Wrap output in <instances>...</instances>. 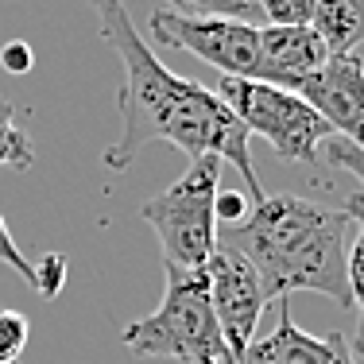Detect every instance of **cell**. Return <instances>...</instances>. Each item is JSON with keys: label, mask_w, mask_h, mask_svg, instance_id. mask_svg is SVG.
Segmentation results:
<instances>
[{"label": "cell", "mask_w": 364, "mask_h": 364, "mask_svg": "<svg viewBox=\"0 0 364 364\" xmlns=\"http://www.w3.org/2000/svg\"><path fill=\"white\" fill-rule=\"evenodd\" d=\"M221 171H225V163L218 155H198L163 194L147 198L140 205V218L159 237L163 264L205 267V259L221 245L218 218H213V202H218V190H221Z\"/></svg>", "instance_id": "4"}, {"label": "cell", "mask_w": 364, "mask_h": 364, "mask_svg": "<svg viewBox=\"0 0 364 364\" xmlns=\"http://www.w3.org/2000/svg\"><path fill=\"white\" fill-rule=\"evenodd\" d=\"M353 221L345 210H329L299 194H272L232 225L229 240L264 283L267 302H283L294 291H314L333 299L341 310H353L345 252H349Z\"/></svg>", "instance_id": "2"}, {"label": "cell", "mask_w": 364, "mask_h": 364, "mask_svg": "<svg viewBox=\"0 0 364 364\" xmlns=\"http://www.w3.org/2000/svg\"><path fill=\"white\" fill-rule=\"evenodd\" d=\"M213 93L232 109L248 136H264L291 163H318L322 144L333 136V128L299 93L283 85L252 82V77H218Z\"/></svg>", "instance_id": "5"}, {"label": "cell", "mask_w": 364, "mask_h": 364, "mask_svg": "<svg viewBox=\"0 0 364 364\" xmlns=\"http://www.w3.org/2000/svg\"><path fill=\"white\" fill-rule=\"evenodd\" d=\"M147 31L159 47L186 50L213 66L221 77H252L267 82L264 50H259V28L240 20H221V16H190L178 8H155Z\"/></svg>", "instance_id": "6"}, {"label": "cell", "mask_w": 364, "mask_h": 364, "mask_svg": "<svg viewBox=\"0 0 364 364\" xmlns=\"http://www.w3.org/2000/svg\"><path fill=\"white\" fill-rule=\"evenodd\" d=\"M31 163H36V144L20 120V109H16V101L0 97V167L28 171Z\"/></svg>", "instance_id": "13"}, {"label": "cell", "mask_w": 364, "mask_h": 364, "mask_svg": "<svg viewBox=\"0 0 364 364\" xmlns=\"http://www.w3.org/2000/svg\"><path fill=\"white\" fill-rule=\"evenodd\" d=\"M0 264H8L16 275H20L23 283H31V264H28V256L16 248V240H12V232H8V221H4V213H0Z\"/></svg>", "instance_id": "20"}, {"label": "cell", "mask_w": 364, "mask_h": 364, "mask_svg": "<svg viewBox=\"0 0 364 364\" xmlns=\"http://www.w3.org/2000/svg\"><path fill=\"white\" fill-rule=\"evenodd\" d=\"M299 93L318 117L333 128V136L364 151V58L329 55L314 74L299 82Z\"/></svg>", "instance_id": "8"}, {"label": "cell", "mask_w": 364, "mask_h": 364, "mask_svg": "<svg viewBox=\"0 0 364 364\" xmlns=\"http://www.w3.org/2000/svg\"><path fill=\"white\" fill-rule=\"evenodd\" d=\"M248 210H252V202H248L240 190H218V202H213V218L218 225H240L248 218Z\"/></svg>", "instance_id": "19"}, {"label": "cell", "mask_w": 364, "mask_h": 364, "mask_svg": "<svg viewBox=\"0 0 364 364\" xmlns=\"http://www.w3.org/2000/svg\"><path fill=\"white\" fill-rule=\"evenodd\" d=\"M167 8L190 16H221V20H240V23H256L264 20L259 0H167Z\"/></svg>", "instance_id": "14"}, {"label": "cell", "mask_w": 364, "mask_h": 364, "mask_svg": "<svg viewBox=\"0 0 364 364\" xmlns=\"http://www.w3.org/2000/svg\"><path fill=\"white\" fill-rule=\"evenodd\" d=\"M28 337H31L28 314L0 306V364H20L23 349H28Z\"/></svg>", "instance_id": "15"}, {"label": "cell", "mask_w": 364, "mask_h": 364, "mask_svg": "<svg viewBox=\"0 0 364 364\" xmlns=\"http://www.w3.org/2000/svg\"><path fill=\"white\" fill-rule=\"evenodd\" d=\"M345 218L353 221V245L345 252V279H349V299L357 314V333H353V357L364 364V190L345 198Z\"/></svg>", "instance_id": "12"}, {"label": "cell", "mask_w": 364, "mask_h": 364, "mask_svg": "<svg viewBox=\"0 0 364 364\" xmlns=\"http://www.w3.org/2000/svg\"><path fill=\"white\" fill-rule=\"evenodd\" d=\"M90 8L101 20V36L112 43L120 55L124 77H120V140L105 147V167L112 175L128 171L140 159L144 147L151 144H175L190 159L198 155H218L221 163L237 167L245 178L248 202H264L256 163H252V136L232 117L210 85H198L190 77H178L163 58L144 43V36L132 28L124 12V0H90Z\"/></svg>", "instance_id": "1"}, {"label": "cell", "mask_w": 364, "mask_h": 364, "mask_svg": "<svg viewBox=\"0 0 364 364\" xmlns=\"http://www.w3.org/2000/svg\"><path fill=\"white\" fill-rule=\"evenodd\" d=\"M322 151L329 155L333 167L349 171V175L360 178V186H364V151H360V147H353L349 140H341V136H329V140L322 144Z\"/></svg>", "instance_id": "18"}, {"label": "cell", "mask_w": 364, "mask_h": 364, "mask_svg": "<svg viewBox=\"0 0 364 364\" xmlns=\"http://www.w3.org/2000/svg\"><path fill=\"white\" fill-rule=\"evenodd\" d=\"M259 50H264L267 66V85H283V90H299L306 74L329 58L326 43L314 36V28H259Z\"/></svg>", "instance_id": "10"}, {"label": "cell", "mask_w": 364, "mask_h": 364, "mask_svg": "<svg viewBox=\"0 0 364 364\" xmlns=\"http://www.w3.org/2000/svg\"><path fill=\"white\" fill-rule=\"evenodd\" d=\"M66 264H70V259L63 252H47L39 264H31V287H36L43 299H55L66 283Z\"/></svg>", "instance_id": "17"}, {"label": "cell", "mask_w": 364, "mask_h": 364, "mask_svg": "<svg viewBox=\"0 0 364 364\" xmlns=\"http://www.w3.org/2000/svg\"><path fill=\"white\" fill-rule=\"evenodd\" d=\"M0 66H4L8 74H28L31 66H36V55H31L28 43L12 39V43H4V47H0Z\"/></svg>", "instance_id": "21"}, {"label": "cell", "mask_w": 364, "mask_h": 364, "mask_svg": "<svg viewBox=\"0 0 364 364\" xmlns=\"http://www.w3.org/2000/svg\"><path fill=\"white\" fill-rule=\"evenodd\" d=\"M310 28L329 55H357L364 43V0H318Z\"/></svg>", "instance_id": "11"}, {"label": "cell", "mask_w": 364, "mask_h": 364, "mask_svg": "<svg viewBox=\"0 0 364 364\" xmlns=\"http://www.w3.org/2000/svg\"><path fill=\"white\" fill-rule=\"evenodd\" d=\"M167 272L163 302L147 318H136L120 329V345L144 360H182V364H232L221 326L213 318L205 267H175Z\"/></svg>", "instance_id": "3"}, {"label": "cell", "mask_w": 364, "mask_h": 364, "mask_svg": "<svg viewBox=\"0 0 364 364\" xmlns=\"http://www.w3.org/2000/svg\"><path fill=\"white\" fill-rule=\"evenodd\" d=\"M205 283H210V302L213 318L221 326V337L229 345L232 364L240 360V353L248 349V341L256 337L259 314L267 306L264 283H259L256 267L232 245H218L213 256L205 259Z\"/></svg>", "instance_id": "7"}, {"label": "cell", "mask_w": 364, "mask_h": 364, "mask_svg": "<svg viewBox=\"0 0 364 364\" xmlns=\"http://www.w3.org/2000/svg\"><path fill=\"white\" fill-rule=\"evenodd\" d=\"M318 0H259V12L272 28H310Z\"/></svg>", "instance_id": "16"}, {"label": "cell", "mask_w": 364, "mask_h": 364, "mask_svg": "<svg viewBox=\"0 0 364 364\" xmlns=\"http://www.w3.org/2000/svg\"><path fill=\"white\" fill-rule=\"evenodd\" d=\"M237 364H360L353 357L345 333L314 337L302 326H294L287 299L279 302V322L267 337H252Z\"/></svg>", "instance_id": "9"}]
</instances>
